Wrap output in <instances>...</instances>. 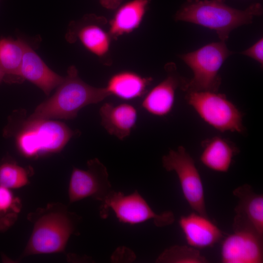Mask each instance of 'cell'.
I'll return each instance as SVG.
<instances>
[{
	"instance_id": "obj_23",
	"label": "cell",
	"mask_w": 263,
	"mask_h": 263,
	"mask_svg": "<svg viewBox=\"0 0 263 263\" xmlns=\"http://www.w3.org/2000/svg\"><path fill=\"white\" fill-rule=\"evenodd\" d=\"M22 207L21 200L11 189L0 187V215L17 221Z\"/></svg>"
},
{
	"instance_id": "obj_2",
	"label": "cell",
	"mask_w": 263,
	"mask_h": 263,
	"mask_svg": "<svg viewBox=\"0 0 263 263\" xmlns=\"http://www.w3.org/2000/svg\"><path fill=\"white\" fill-rule=\"evenodd\" d=\"M263 13L260 3L240 10L226 4L224 0H187L176 12L174 19L213 30L220 41L225 42L233 30L251 23L253 18Z\"/></svg>"
},
{
	"instance_id": "obj_8",
	"label": "cell",
	"mask_w": 263,
	"mask_h": 263,
	"mask_svg": "<svg viewBox=\"0 0 263 263\" xmlns=\"http://www.w3.org/2000/svg\"><path fill=\"white\" fill-rule=\"evenodd\" d=\"M168 171H174L179 179L184 196L195 212L207 217L203 182L193 158L183 146L170 150L162 159Z\"/></svg>"
},
{
	"instance_id": "obj_6",
	"label": "cell",
	"mask_w": 263,
	"mask_h": 263,
	"mask_svg": "<svg viewBox=\"0 0 263 263\" xmlns=\"http://www.w3.org/2000/svg\"><path fill=\"white\" fill-rule=\"evenodd\" d=\"M185 99L207 124L221 132H245L243 113L224 94L210 91L187 92Z\"/></svg>"
},
{
	"instance_id": "obj_11",
	"label": "cell",
	"mask_w": 263,
	"mask_h": 263,
	"mask_svg": "<svg viewBox=\"0 0 263 263\" xmlns=\"http://www.w3.org/2000/svg\"><path fill=\"white\" fill-rule=\"evenodd\" d=\"M166 77L152 88L144 97L141 105L148 113L157 116H164L172 110L178 88L183 90L188 79L178 73L175 64H167Z\"/></svg>"
},
{
	"instance_id": "obj_12",
	"label": "cell",
	"mask_w": 263,
	"mask_h": 263,
	"mask_svg": "<svg viewBox=\"0 0 263 263\" xmlns=\"http://www.w3.org/2000/svg\"><path fill=\"white\" fill-rule=\"evenodd\" d=\"M263 238L244 231H234L223 241L221 261L223 263H262Z\"/></svg>"
},
{
	"instance_id": "obj_18",
	"label": "cell",
	"mask_w": 263,
	"mask_h": 263,
	"mask_svg": "<svg viewBox=\"0 0 263 263\" xmlns=\"http://www.w3.org/2000/svg\"><path fill=\"white\" fill-rule=\"evenodd\" d=\"M150 2V0H132L119 6L110 21L108 32L111 38H116L137 28Z\"/></svg>"
},
{
	"instance_id": "obj_25",
	"label": "cell",
	"mask_w": 263,
	"mask_h": 263,
	"mask_svg": "<svg viewBox=\"0 0 263 263\" xmlns=\"http://www.w3.org/2000/svg\"><path fill=\"white\" fill-rule=\"evenodd\" d=\"M241 54L250 57L263 64V38H262L249 48L241 52Z\"/></svg>"
},
{
	"instance_id": "obj_21",
	"label": "cell",
	"mask_w": 263,
	"mask_h": 263,
	"mask_svg": "<svg viewBox=\"0 0 263 263\" xmlns=\"http://www.w3.org/2000/svg\"><path fill=\"white\" fill-rule=\"evenodd\" d=\"M30 169L12 160L0 164V187L10 189L22 188L29 183Z\"/></svg>"
},
{
	"instance_id": "obj_28",
	"label": "cell",
	"mask_w": 263,
	"mask_h": 263,
	"mask_svg": "<svg viewBox=\"0 0 263 263\" xmlns=\"http://www.w3.org/2000/svg\"><path fill=\"white\" fill-rule=\"evenodd\" d=\"M4 77V73L0 67V83L3 81Z\"/></svg>"
},
{
	"instance_id": "obj_5",
	"label": "cell",
	"mask_w": 263,
	"mask_h": 263,
	"mask_svg": "<svg viewBox=\"0 0 263 263\" xmlns=\"http://www.w3.org/2000/svg\"><path fill=\"white\" fill-rule=\"evenodd\" d=\"M75 132L63 123L47 120L26 121L17 136L19 150L25 156L37 157L62 150Z\"/></svg>"
},
{
	"instance_id": "obj_20",
	"label": "cell",
	"mask_w": 263,
	"mask_h": 263,
	"mask_svg": "<svg viewBox=\"0 0 263 263\" xmlns=\"http://www.w3.org/2000/svg\"><path fill=\"white\" fill-rule=\"evenodd\" d=\"M24 41L19 38H0V67L4 73L3 81L6 82L20 83L23 80L20 68Z\"/></svg>"
},
{
	"instance_id": "obj_7",
	"label": "cell",
	"mask_w": 263,
	"mask_h": 263,
	"mask_svg": "<svg viewBox=\"0 0 263 263\" xmlns=\"http://www.w3.org/2000/svg\"><path fill=\"white\" fill-rule=\"evenodd\" d=\"M110 209L114 212L119 222L131 225L152 220L155 226L163 227L172 224L175 220L171 211L160 214L154 212L137 190L126 195L112 190L100 206L101 218H107Z\"/></svg>"
},
{
	"instance_id": "obj_15",
	"label": "cell",
	"mask_w": 263,
	"mask_h": 263,
	"mask_svg": "<svg viewBox=\"0 0 263 263\" xmlns=\"http://www.w3.org/2000/svg\"><path fill=\"white\" fill-rule=\"evenodd\" d=\"M101 125L111 135L119 140L129 136L137 119L136 108L129 103L114 105L106 102L100 107Z\"/></svg>"
},
{
	"instance_id": "obj_22",
	"label": "cell",
	"mask_w": 263,
	"mask_h": 263,
	"mask_svg": "<svg viewBox=\"0 0 263 263\" xmlns=\"http://www.w3.org/2000/svg\"><path fill=\"white\" fill-rule=\"evenodd\" d=\"M159 263H206L205 257L196 248L175 245L165 249L156 260Z\"/></svg>"
},
{
	"instance_id": "obj_3",
	"label": "cell",
	"mask_w": 263,
	"mask_h": 263,
	"mask_svg": "<svg viewBox=\"0 0 263 263\" xmlns=\"http://www.w3.org/2000/svg\"><path fill=\"white\" fill-rule=\"evenodd\" d=\"M109 96L105 87H94L83 81L76 68L71 66L54 95L39 104L27 121L74 119L84 107L97 103Z\"/></svg>"
},
{
	"instance_id": "obj_26",
	"label": "cell",
	"mask_w": 263,
	"mask_h": 263,
	"mask_svg": "<svg viewBox=\"0 0 263 263\" xmlns=\"http://www.w3.org/2000/svg\"><path fill=\"white\" fill-rule=\"evenodd\" d=\"M16 221L0 215V231L3 232L12 226Z\"/></svg>"
},
{
	"instance_id": "obj_16",
	"label": "cell",
	"mask_w": 263,
	"mask_h": 263,
	"mask_svg": "<svg viewBox=\"0 0 263 263\" xmlns=\"http://www.w3.org/2000/svg\"><path fill=\"white\" fill-rule=\"evenodd\" d=\"M94 15H87L68 34V38L72 41L77 38L89 51L100 58L107 56L110 52L111 37L94 21Z\"/></svg>"
},
{
	"instance_id": "obj_1",
	"label": "cell",
	"mask_w": 263,
	"mask_h": 263,
	"mask_svg": "<svg viewBox=\"0 0 263 263\" xmlns=\"http://www.w3.org/2000/svg\"><path fill=\"white\" fill-rule=\"evenodd\" d=\"M33 225L29 240L20 258L36 254L63 252L70 237L76 234L81 218L64 204H48L29 213Z\"/></svg>"
},
{
	"instance_id": "obj_9",
	"label": "cell",
	"mask_w": 263,
	"mask_h": 263,
	"mask_svg": "<svg viewBox=\"0 0 263 263\" xmlns=\"http://www.w3.org/2000/svg\"><path fill=\"white\" fill-rule=\"evenodd\" d=\"M87 169L74 168L68 187L70 203L87 197L102 203L112 190L105 165L96 158L87 162Z\"/></svg>"
},
{
	"instance_id": "obj_24",
	"label": "cell",
	"mask_w": 263,
	"mask_h": 263,
	"mask_svg": "<svg viewBox=\"0 0 263 263\" xmlns=\"http://www.w3.org/2000/svg\"><path fill=\"white\" fill-rule=\"evenodd\" d=\"M136 256L130 249L125 246L119 247L111 256L113 262L127 263L132 262L135 260Z\"/></svg>"
},
{
	"instance_id": "obj_19",
	"label": "cell",
	"mask_w": 263,
	"mask_h": 263,
	"mask_svg": "<svg viewBox=\"0 0 263 263\" xmlns=\"http://www.w3.org/2000/svg\"><path fill=\"white\" fill-rule=\"evenodd\" d=\"M152 80L151 77H143L136 73L125 71L112 76L105 88L110 95L131 100L145 94Z\"/></svg>"
},
{
	"instance_id": "obj_27",
	"label": "cell",
	"mask_w": 263,
	"mask_h": 263,
	"mask_svg": "<svg viewBox=\"0 0 263 263\" xmlns=\"http://www.w3.org/2000/svg\"><path fill=\"white\" fill-rule=\"evenodd\" d=\"M122 0H99L101 5L106 9L114 10L120 6Z\"/></svg>"
},
{
	"instance_id": "obj_4",
	"label": "cell",
	"mask_w": 263,
	"mask_h": 263,
	"mask_svg": "<svg viewBox=\"0 0 263 263\" xmlns=\"http://www.w3.org/2000/svg\"><path fill=\"white\" fill-rule=\"evenodd\" d=\"M233 54L225 42L220 41L180 55L181 59L193 73V77L187 80L183 91L218 92L222 82L219 70L225 61Z\"/></svg>"
},
{
	"instance_id": "obj_13",
	"label": "cell",
	"mask_w": 263,
	"mask_h": 263,
	"mask_svg": "<svg viewBox=\"0 0 263 263\" xmlns=\"http://www.w3.org/2000/svg\"><path fill=\"white\" fill-rule=\"evenodd\" d=\"M179 224L188 244L196 248L212 246L223 237L222 231L207 217L196 212L182 216Z\"/></svg>"
},
{
	"instance_id": "obj_10",
	"label": "cell",
	"mask_w": 263,
	"mask_h": 263,
	"mask_svg": "<svg viewBox=\"0 0 263 263\" xmlns=\"http://www.w3.org/2000/svg\"><path fill=\"white\" fill-rule=\"evenodd\" d=\"M233 195L238 199L234 208V231H244L263 238V195L255 193L245 184L236 188Z\"/></svg>"
},
{
	"instance_id": "obj_14",
	"label": "cell",
	"mask_w": 263,
	"mask_h": 263,
	"mask_svg": "<svg viewBox=\"0 0 263 263\" xmlns=\"http://www.w3.org/2000/svg\"><path fill=\"white\" fill-rule=\"evenodd\" d=\"M20 75L23 79L36 85L47 95L53 89L57 87L64 78L50 69L25 41Z\"/></svg>"
},
{
	"instance_id": "obj_17",
	"label": "cell",
	"mask_w": 263,
	"mask_h": 263,
	"mask_svg": "<svg viewBox=\"0 0 263 263\" xmlns=\"http://www.w3.org/2000/svg\"><path fill=\"white\" fill-rule=\"evenodd\" d=\"M203 150L200 161L207 168L217 172H227L234 157L239 152L238 148L230 140L214 136L202 142Z\"/></svg>"
}]
</instances>
